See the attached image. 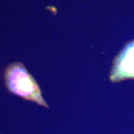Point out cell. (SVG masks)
I'll use <instances>...</instances> for the list:
<instances>
[{"label":"cell","instance_id":"cell-2","mask_svg":"<svg viewBox=\"0 0 134 134\" xmlns=\"http://www.w3.org/2000/svg\"><path fill=\"white\" fill-rule=\"evenodd\" d=\"M126 77L134 78V43L130 44L117 58L110 78L115 81Z\"/></svg>","mask_w":134,"mask_h":134},{"label":"cell","instance_id":"cell-1","mask_svg":"<svg viewBox=\"0 0 134 134\" xmlns=\"http://www.w3.org/2000/svg\"><path fill=\"white\" fill-rule=\"evenodd\" d=\"M4 78L6 87L11 93L48 108L37 83L24 64L15 62L8 65L5 70Z\"/></svg>","mask_w":134,"mask_h":134}]
</instances>
